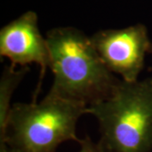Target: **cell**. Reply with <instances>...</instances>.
I'll list each match as a JSON object with an SVG mask.
<instances>
[{
	"mask_svg": "<svg viewBox=\"0 0 152 152\" xmlns=\"http://www.w3.org/2000/svg\"><path fill=\"white\" fill-rule=\"evenodd\" d=\"M54 79L48 94L89 107L110 97L121 81L107 69L91 37L75 27L47 33Z\"/></svg>",
	"mask_w": 152,
	"mask_h": 152,
	"instance_id": "cell-1",
	"label": "cell"
},
{
	"mask_svg": "<svg viewBox=\"0 0 152 152\" xmlns=\"http://www.w3.org/2000/svg\"><path fill=\"white\" fill-rule=\"evenodd\" d=\"M99 123L102 152H152V77L121 80L110 97L87 107Z\"/></svg>",
	"mask_w": 152,
	"mask_h": 152,
	"instance_id": "cell-2",
	"label": "cell"
},
{
	"mask_svg": "<svg viewBox=\"0 0 152 152\" xmlns=\"http://www.w3.org/2000/svg\"><path fill=\"white\" fill-rule=\"evenodd\" d=\"M87 107L49 94L39 102L13 104L0 142L21 152H55L64 142L79 143L76 125Z\"/></svg>",
	"mask_w": 152,
	"mask_h": 152,
	"instance_id": "cell-3",
	"label": "cell"
},
{
	"mask_svg": "<svg viewBox=\"0 0 152 152\" xmlns=\"http://www.w3.org/2000/svg\"><path fill=\"white\" fill-rule=\"evenodd\" d=\"M91 37L111 73L119 75L124 81L138 80L151 46L145 26L136 24L123 29L102 30Z\"/></svg>",
	"mask_w": 152,
	"mask_h": 152,
	"instance_id": "cell-4",
	"label": "cell"
},
{
	"mask_svg": "<svg viewBox=\"0 0 152 152\" xmlns=\"http://www.w3.org/2000/svg\"><path fill=\"white\" fill-rule=\"evenodd\" d=\"M0 57L10 60L12 65L26 67L36 64L40 66L41 75L33 98L36 102L46 71L50 67L48 45L40 32L36 12L27 11L1 28Z\"/></svg>",
	"mask_w": 152,
	"mask_h": 152,
	"instance_id": "cell-5",
	"label": "cell"
},
{
	"mask_svg": "<svg viewBox=\"0 0 152 152\" xmlns=\"http://www.w3.org/2000/svg\"><path fill=\"white\" fill-rule=\"evenodd\" d=\"M28 71V66L18 68V66L12 64L5 66L3 69L0 79V141L5 138L6 125L12 107L13 93Z\"/></svg>",
	"mask_w": 152,
	"mask_h": 152,
	"instance_id": "cell-6",
	"label": "cell"
},
{
	"mask_svg": "<svg viewBox=\"0 0 152 152\" xmlns=\"http://www.w3.org/2000/svg\"><path fill=\"white\" fill-rule=\"evenodd\" d=\"M79 144L80 145L79 152H102L101 149L98 146L97 143L93 142L88 136H86L85 139L80 140Z\"/></svg>",
	"mask_w": 152,
	"mask_h": 152,
	"instance_id": "cell-7",
	"label": "cell"
},
{
	"mask_svg": "<svg viewBox=\"0 0 152 152\" xmlns=\"http://www.w3.org/2000/svg\"><path fill=\"white\" fill-rule=\"evenodd\" d=\"M0 152H21L8 145L4 142H0Z\"/></svg>",
	"mask_w": 152,
	"mask_h": 152,
	"instance_id": "cell-8",
	"label": "cell"
},
{
	"mask_svg": "<svg viewBox=\"0 0 152 152\" xmlns=\"http://www.w3.org/2000/svg\"><path fill=\"white\" fill-rule=\"evenodd\" d=\"M149 53H152V43H151V48H150V52H149Z\"/></svg>",
	"mask_w": 152,
	"mask_h": 152,
	"instance_id": "cell-9",
	"label": "cell"
}]
</instances>
